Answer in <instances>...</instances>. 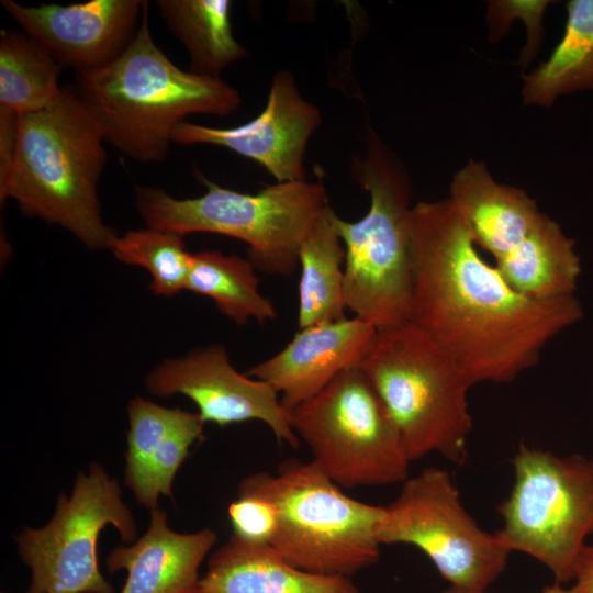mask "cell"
<instances>
[{
  "label": "cell",
  "mask_w": 593,
  "mask_h": 593,
  "mask_svg": "<svg viewBox=\"0 0 593 593\" xmlns=\"http://www.w3.org/2000/svg\"><path fill=\"white\" fill-rule=\"evenodd\" d=\"M354 174L370 194V208L356 222L334 214L346 250L345 303L357 317L383 329L410 321L411 181L399 157L370 126Z\"/></svg>",
  "instance_id": "277c9868"
},
{
  "label": "cell",
  "mask_w": 593,
  "mask_h": 593,
  "mask_svg": "<svg viewBox=\"0 0 593 593\" xmlns=\"http://www.w3.org/2000/svg\"><path fill=\"white\" fill-rule=\"evenodd\" d=\"M376 333L357 316L300 328L282 350L250 368L248 376L269 383L289 412L340 372L359 366Z\"/></svg>",
  "instance_id": "9a60e30c"
},
{
  "label": "cell",
  "mask_w": 593,
  "mask_h": 593,
  "mask_svg": "<svg viewBox=\"0 0 593 593\" xmlns=\"http://www.w3.org/2000/svg\"><path fill=\"white\" fill-rule=\"evenodd\" d=\"M328 205L299 250L300 328L345 318L344 243Z\"/></svg>",
  "instance_id": "44dd1931"
},
{
  "label": "cell",
  "mask_w": 593,
  "mask_h": 593,
  "mask_svg": "<svg viewBox=\"0 0 593 593\" xmlns=\"http://www.w3.org/2000/svg\"><path fill=\"white\" fill-rule=\"evenodd\" d=\"M146 387L156 396L182 394L191 399L204 423L227 426L260 421L279 441L292 448L300 445L279 393L269 383L239 373L222 346L165 360L148 374Z\"/></svg>",
  "instance_id": "7c38bea8"
},
{
  "label": "cell",
  "mask_w": 593,
  "mask_h": 593,
  "mask_svg": "<svg viewBox=\"0 0 593 593\" xmlns=\"http://www.w3.org/2000/svg\"><path fill=\"white\" fill-rule=\"evenodd\" d=\"M233 534L254 545H270L277 527V513L267 500L240 494L228 506Z\"/></svg>",
  "instance_id": "83f0119b"
},
{
  "label": "cell",
  "mask_w": 593,
  "mask_h": 593,
  "mask_svg": "<svg viewBox=\"0 0 593 593\" xmlns=\"http://www.w3.org/2000/svg\"><path fill=\"white\" fill-rule=\"evenodd\" d=\"M489 38L501 40L510 32L511 21L522 19L527 31V41L522 49L519 65L526 68L536 56L544 36L542 16L548 0H495L488 2Z\"/></svg>",
  "instance_id": "4316f807"
},
{
  "label": "cell",
  "mask_w": 593,
  "mask_h": 593,
  "mask_svg": "<svg viewBox=\"0 0 593 593\" xmlns=\"http://www.w3.org/2000/svg\"><path fill=\"white\" fill-rule=\"evenodd\" d=\"M388 409L411 461L467 458L472 387L451 357L412 322L377 329L359 365Z\"/></svg>",
  "instance_id": "8992f818"
},
{
  "label": "cell",
  "mask_w": 593,
  "mask_h": 593,
  "mask_svg": "<svg viewBox=\"0 0 593 593\" xmlns=\"http://www.w3.org/2000/svg\"><path fill=\"white\" fill-rule=\"evenodd\" d=\"M206 192L177 199L154 187H137L136 210L147 227L180 236L213 233L243 240L259 270L291 276L299 250L329 205L320 175L317 181L277 182L256 194L240 193L201 177Z\"/></svg>",
  "instance_id": "5b68a950"
},
{
  "label": "cell",
  "mask_w": 593,
  "mask_h": 593,
  "mask_svg": "<svg viewBox=\"0 0 593 593\" xmlns=\"http://www.w3.org/2000/svg\"><path fill=\"white\" fill-rule=\"evenodd\" d=\"M513 469L512 489L497 507L503 525L496 535L511 552L545 566L556 582L571 581L593 536V458L521 445Z\"/></svg>",
  "instance_id": "ba28073f"
},
{
  "label": "cell",
  "mask_w": 593,
  "mask_h": 593,
  "mask_svg": "<svg viewBox=\"0 0 593 593\" xmlns=\"http://www.w3.org/2000/svg\"><path fill=\"white\" fill-rule=\"evenodd\" d=\"M448 199L475 245L495 260L516 247L542 214L524 190L497 183L484 163L472 159L455 174Z\"/></svg>",
  "instance_id": "ac0fdd59"
},
{
  "label": "cell",
  "mask_w": 593,
  "mask_h": 593,
  "mask_svg": "<svg viewBox=\"0 0 593 593\" xmlns=\"http://www.w3.org/2000/svg\"><path fill=\"white\" fill-rule=\"evenodd\" d=\"M410 228V322L451 357L471 385L514 381L583 316L573 295L538 301L516 292L479 255L449 199L413 205Z\"/></svg>",
  "instance_id": "6da1fadb"
},
{
  "label": "cell",
  "mask_w": 593,
  "mask_h": 593,
  "mask_svg": "<svg viewBox=\"0 0 593 593\" xmlns=\"http://www.w3.org/2000/svg\"><path fill=\"white\" fill-rule=\"evenodd\" d=\"M159 14L182 43L190 58L189 71L219 77L247 51L234 37L228 0H157Z\"/></svg>",
  "instance_id": "7402d4cb"
},
{
  "label": "cell",
  "mask_w": 593,
  "mask_h": 593,
  "mask_svg": "<svg viewBox=\"0 0 593 593\" xmlns=\"http://www.w3.org/2000/svg\"><path fill=\"white\" fill-rule=\"evenodd\" d=\"M109 249L118 260L147 269L155 294L172 296L186 289L192 254L182 236L150 227L128 231L116 236Z\"/></svg>",
  "instance_id": "484cf974"
},
{
  "label": "cell",
  "mask_w": 593,
  "mask_h": 593,
  "mask_svg": "<svg viewBox=\"0 0 593 593\" xmlns=\"http://www.w3.org/2000/svg\"><path fill=\"white\" fill-rule=\"evenodd\" d=\"M289 415L312 461L337 485L402 484L410 477L400 433L360 366L340 372Z\"/></svg>",
  "instance_id": "9c48e42d"
},
{
  "label": "cell",
  "mask_w": 593,
  "mask_h": 593,
  "mask_svg": "<svg viewBox=\"0 0 593 593\" xmlns=\"http://www.w3.org/2000/svg\"><path fill=\"white\" fill-rule=\"evenodd\" d=\"M572 580L577 593H593V544H588L581 551Z\"/></svg>",
  "instance_id": "f546056e"
},
{
  "label": "cell",
  "mask_w": 593,
  "mask_h": 593,
  "mask_svg": "<svg viewBox=\"0 0 593 593\" xmlns=\"http://www.w3.org/2000/svg\"><path fill=\"white\" fill-rule=\"evenodd\" d=\"M76 82L105 143L139 163L163 161L189 115L225 116L242 102L220 77L184 71L168 58L150 34L148 2L127 48L102 68L76 72Z\"/></svg>",
  "instance_id": "7a4b0ae2"
},
{
  "label": "cell",
  "mask_w": 593,
  "mask_h": 593,
  "mask_svg": "<svg viewBox=\"0 0 593 593\" xmlns=\"http://www.w3.org/2000/svg\"><path fill=\"white\" fill-rule=\"evenodd\" d=\"M378 540L416 547L449 588L462 592L486 591L504 572L512 553L496 533L478 525L462 505L450 473L436 467L402 483L399 495L385 506Z\"/></svg>",
  "instance_id": "30bf717a"
},
{
  "label": "cell",
  "mask_w": 593,
  "mask_h": 593,
  "mask_svg": "<svg viewBox=\"0 0 593 593\" xmlns=\"http://www.w3.org/2000/svg\"><path fill=\"white\" fill-rule=\"evenodd\" d=\"M216 540L210 528L190 534L172 530L166 512L157 506L150 510L146 533L114 548L105 564L110 572H126L120 593H197L200 566Z\"/></svg>",
  "instance_id": "e0dca14e"
},
{
  "label": "cell",
  "mask_w": 593,
  "mask_h": 593,
  "mask_svg": "<svg viewBox=\"0 0 593 593\" xmlns=\"http://www.w3.org/2000/svg\"><path fill=\"white\" fill-rule=\"evenodd\" d=\"M443 593H486V591L482 592H462L455 590L452 588L446 589ZM540 593H577L573 586L571 588H564L562 586V583L555 582L551 585L545 586Z\"/></svg>",
  "instance_id": "4dcf8cb0"
},
{
  "label": "cell",
  "mask_w": 593,
  "mask_h": 593,
  "mask_svg": "<svg viewBox=\"0 0 593 593\" xmlns=\"http://www.w3.org/2000/svg\"><path fill=\"white\" fill-rule=\"evenodd\" d=\"M107 526H113L127 544L137 535L116 481L91 463L87 473L77 475L71 494L59 495L48 524L26 527L15 538L31 570L25 593H115L97 558L98 539Z\"/></svg>",
  "instance_id": "8fae6325"
},
{
  "label": "cell",
  "mask_w": 593,
  "mask_h": 593,
  "mask_svg": "<svg viewBox=\"0 0 593 593\" xmlns=\"http://www.w3.org/2000/svg\"><path fill=\"white\" fill-rule=\"evenodd\" d=\"M525 104L549 108L562 94L593 89V0L567 3L564 32L549 58L523 75Z\"/></svg>",
  "instance_id": "603a6c76"
},
{
  "label": "cell",
  "mask_w": 593,
  "mask_h": 593,
  "mask_svg": "<svg viewBox=\"0 0 593 593\" xmlns=\"http://www.w3.org/2000/svg\"><path fill=\"white\" fill-rule=\"evenodd\" d=\"M198 593V592H197Z\"/></svg>",
  "instance_id": "1f68e13d"
},
{
  "label": "cell",
  "mask_w": 593,
  "mask_h": 593,
  "mask_svg": "<svg viewBox=\"0 0 593 593\" xmlns=\"http://www.w3.org/2000/svg\"><path fill=\"white\" fill-rule=\"evenodd\" d=\"M250 260L203 250L191 256L186 290L209 296L238 325L250 318L265 323L277 317L272 302L259 291V278Z\"/></svg>",
  "instance_id": "cb8c5ba5"
},
{
  "label": "cell",
  "mask_w": 593,
  "mask_h": 593,
  "mask_svg": "<svg viewBox=\"0 0 593 593\" xmlns=\"http://www.w3.org/2000/svg\"><path fill=\"white\" fill-rule=\"evenodd\" d=\"M238 493L272 504L277 527L269 546L299 569L349 577L379 559L385 506L348 496L313 461L290 459L276 473H251Z\"/></svg>",
  "instance_id": "52a82bcc"
},
{
  "label": "cell",
  "mask_w": 593,
  "mask_h": 593,
  "mask_svg": "<svg viewBox=\"0 0 593 593\" xmlns=\"http://www.w3.org/2000/svg\"><path fill=\"white\" fill-rule=\"evenodd\" d=\"M125 485L142 506L153 510L160 495L172 496L175 477L191 446L203 438L199 413L168 409L136 396L128 403Z\"/></svg>",
  "instance_id": "2e32d148"
},
{
  "label": "cell",
  "mask_w": 593,
  "mask_h": 593,
  "mask_svg": "<svg viewBox=\"0 0 593 593\" xmlns=\"http://www.w3.org/2000/svg\"><path fill=\"white\" fill-rule=\"evenodd\" d=\"M321 123L320 109L301 96L290 71L280 70L272 77L266 107L251 121L225 128L186 121L172 142L225 147L255 160L278 182L301 181L307 143Z\"/></svg>",
  "instance_id": "4fadbf2b"
},
{
  "label": "cell",
  "mask_w": 593,
  "mask_h": 593,
  "mask_svg": "<svg viewBox=\"0 0 593 593\" xmlns=\"http://www.w3.org/2000/svg\"><path fill=\"white\" fill-rule=\"evenodd\" d=\"M495 267L516 292L538 301L572 295L581 273L574 242L546 214Z\"/></svg>",
  "instance_id": "ffe728a7"
},
{
  "label": "cell",
  "mask_w": 593,
  "mask_h": 593,
  "mask_svg": "<svg viewBox=\"0 0 593 593\" xmlns=\"http://www.w3.org/2000/svg\"><path fill=\"white\" fill-rule=\"evenodd\" d=\"M20 115L0 109V186L9 178L15 159Z\"/></svg>",
  "instance_id": "f1b7e54d"
},
{
  "label": "cell",
  "mask_w": 593,
  "mask_h": 593,
  "mask_svg": "<svg viewBox=\"0 0 593 593\" xmlns=\"http://www.w3.org/2000/svg\"><path fill=\"white\" fill-rule=\"evenodd\" d=\"M61 67L22 31L0 33V109L23 115L38 111L61 92Z\"/></svg>",
  "instance_id": "d4e9b609"
},
{
  "label": "cell",
  "mask_w": 593,
  "mask_h": 593,
  "mask_svg": "<svg viewBox=\"0 0 593 593\" xmlns=\"http://www.w3.org/2000/svg\"><path fill=\"white\" fill-rule=\"evenodd\" d=\"M147 1L90 0L68 5L0 3L27 36L60 67L94 70L116 59L133 41Z\"/></svg>",
  "instance_id": "5bb4252c"
},
{
  "label": "cell",
  "mask_w": 593,
  "mask_h": 593,
  "mask_svg": "<svg viewBox=\"0 0 593 593\" xmlns=\"http://www.w3.org/2000/svg\"><path fill=\"white\" fill-rule=\"evenodd\" d=\"M198 593H360L349 577L296 568L269 545L234 535L209 558Z\"/></svg>",
  "instance_id": "d6986e66"
},
{
  "label": "cell",
  "mask_w": 593,
  "mask_h": 593,
  "mask_svg": "<svg viewBox=\"0 0 593 593\" xmlns=\"http://www.w3.org/2000/svg\"><path fill=\"white\" fill-rule=\"evenodd\" d=\"M100 126L75 89L20 115L12 171L1 202L60 225L90 249L110 248L115 232L102 220L98 183L107 163Z\"/></svg>",
  "instance_id": "3957f363"
}]
</instances>
